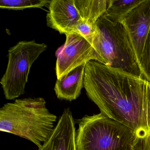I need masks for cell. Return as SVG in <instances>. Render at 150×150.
I'll return each instance as SVG.
<instances>
[{
  "label": "cell",
  "instance_id": "8",
  "mask_svg": "<svg viewBox=\"0 0 150 150\" xmlns=\"http://www.w3.org/2000/svg\"><path fill=\"white\" fill-rule=\"evenodd\" d=\"M48 8L47 26L59 34L72 32L81 21L74 0H52Z\"/></svg>",
  "mask_w": 150,
  "mask_h": 150
},
{
  "label": "cell",
  "instance_id": "12",
  "mask_svg": "<svg viewBox=\"0 0 150 150\" xmlns=\"http://www.w3.org/2000/svg\"><path fill=\"white\" fill-rule=\"evenodd\" d=\"M144 0H110L107 1V10L103 16L114 22L121 23L132 9Z\"/></svg>",
  "mask_w": 150,
  "mask_h": 150
},
{
  "label": "cell",
  "instance_id": "10",
  "mask_svg": "<svg viewBox=\"0 0 150 150\" xmlns=\"http://www.w3.org/2000/svg\"><path fill=\"white\" fill-rule=\"evenodd\" d=\"M86 65L80 66L57 79L54 90L59 99L72 101L79 98L84 87Z\"/></svg>",
  "mask_w": 150,
  "mask_h": 150
},
{
  "label": "cell",
  "instance_id": "14",
  "mask_svg": "<svg viewBox=\"0 0 150 150\" xmlns=\"http://www.w3.org/2000/svg\"><path fill=\"white\" fill-rule=\"evenodd\" d=\"M139 64L142 77L150 82V29Z\"/></svg>",
  "mask_w": 150,
  "mask_h": 150
},
{
  "label": "cell",
  "instance_id": "4",
  "mask_svg": "<svg viewBox=\"0 0 150 150\" xmlns=\"http://www.w3.org/2000/svg\"><path fill=\"white\" fill-rule=\"evenodd\" d=\"M77 150H134L129 129L102 113L76 120Z\"/></svg>",
  "mask_w": 150,
  "mask_h": 150
},
{
  "label": "cell",
  "instance_id": "2",
  "mask_svg": "<svg viewBox=\"0 0 150 150\" xmlns=\"http://www.w3.org/2000/svg\"><path fill=\"white\" fill-rule=\"evenodd\" d=\"M42 97L16 99L0 109V131L28 139L41 147L55 128L57 116Z\"/></svg>",
  "mask_w": 150,
  "mask_h": 150
},
{
  "label": "cell",
  "instance_id": "6",
  "mask_svg": "<svg viewBox=\"0 0 150 150\" xmlns=\"http://www.w3.org/2000/svg\"><path fill=\"white\" fill-rule=\"evenodd\" d=\"M63 49L58 55L56 66L57 79H60L75 68L91 60H101L92 45L78 33L66 34Z\"/></svg>",
  "mask_w": 150,
  "mask_h": 150
},
{
  "label": "cell",
  "instance_id": "1",
  "mask_svg": "<svg viewBox=\"0 0 150 150\" xmlns=\"http://www.w3.org/2000/svg\"><path fill=\"white\" fill-rule=\"evenodd\" d=\"M84 88L101 113L131 130L134 150H150V82L91 60L86 65Z\"/></svg>",
  "mask_w": 150,
  "mask_h": 150
},
{
  "label": "cell",
  "instance_id": "9",
  "mask_svg": "<svg viewBox=\"0 0 150 150\" xmlns=\"http://www.w3.org/2000/svg\"><path fill=\"white\" fill-rule=\"evenodd\" d=\"M75 122L69 108L65 109L51 136L38 150H77Z\"/></svg>",
  "mask_w": 150,
  "mask_h": 150
},
{
  "label": "cell",
  "instance_id": "3",
  "mask_svg": "<svg viewBox=\"0 0 150 150\" xmlns=\"http://www.w3.org/2000/svg\"><path fill=\"white\" fill-rule=\"evenodd\" d=\"M96 27L97 33L92 46L100 63L142 77L133 45L123 24L103 16Z\"/></svg>",
  "mask_w": 150,
  "mask_h": 150
},
{
  "label": "cell",
  "instance_id": "5",
  "mask_svg": "<svg viewBox=\"0 0 150 150\" xmlns=\"http://www.w3.org/2000/svg\"><path fill=\"white\" fill-rule=\"evenodd\" d=\"M48 46L35 40L18 42L8 50V63L0 81L5 98L13 100L24 94L33 63Z\"/></svg>",
  "mask_w": 150,
  "mask_h": 150
},
{
  "label": "cell",
  "instance_id": "7",
  "mask_svg": "<svg viewBox=\"0 0 150 150\" xmlns=\"http://www.w3.org/2000/svg\"><path fill=\"white\" fill-rule=\"evenodd\" d=\"M121 23L129 35L139 64L150 29V0H144Z\"/></svg>",
  "mask_w": 150,
  "mask_h": 150
},
{
  "label": "cell",
  "instance_id": "13",
  "mask_svg": "<svg viewBox=\"0 0 150 150\" xmlns=\"http://www.w3.org/2000/svg\"><path fill=\"white\" fill-rule=\"evenodd\" d=\"M50 2L48 0H1L0 8L14 10L42 8Z\"/></svg>",
  "mask_w": 150,
  "mask_h": 150
},
{
  "label": "cell",
  "instance_id": "11",
  "mask_svg": "<svg viewBox=\"0 0 150 150\" xmlns=\"http://www.w3.org/2000/svg\"><path fill=\"white\" fill-rule=\"evenodd\" d=\"M107 0H74L81 21L94 26L107 10Z\"/></svg>",
  "mask_w": 150,
  "mask_h": 150
}]
</instances>
